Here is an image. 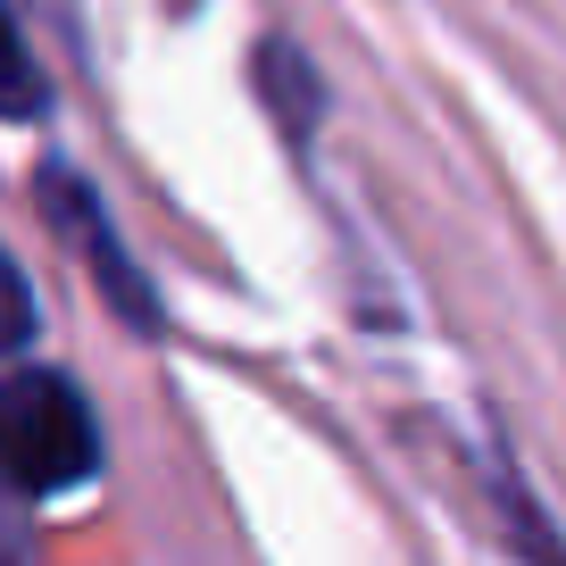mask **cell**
I'll return each mask as SVG.
<instances>
[{"label": "cell", "instance_id": "cell-2", "mask_svg": "<svg viewBox=\"0 0 566 566\" xmlns=\"http://www.w3.org/2000/svg\"><path fill=\"white\" fill-rule=\"evenodd\" d=\"M42 200H51L59 233L84 250L92 283H101V292H117L125 325H134V334H150V325H159V301H150V283L134 275V259H125V242H117V226H108V209L92 200V184L75 176V167H42Z\"/></svg>", "mask_w": 566, "mask_h": 566}, {"label": "cell", "instance_id": "cell-5", "mask_svg": "<svg viewBox=\"0 0 566 566\" xmlns=\"http://www.w3.org/2000/svg\"><path fill=\"white\" fill-rule=\"evenodd\" d=\"M25 334H34V292H25V275L9 266V250H0V350H18Z\"/></svg>", "mask_w": 566, "mask_h": 566}, {"label": "cell", "instance_id": "cell-1", "mask_svg": "<svg viewBox=\"0 0 566 566\" xmlns=\"http://www.w3.org/2000/svg\"><path fill=\"white\" fill-rule=\"evenodd\" d=\"M0 475L25 500H59L101 475V417L59 367L0 375Z\"/></svg>", "mask_w": 566, "mask_h": 566}, {"label": "cell", "instance_id": "cell-4", "mask_svg": "<svg viewBox=\"0 0 566 566\" xmlns=\"http://www.w3.org/2000/svg\"><path fill=\"white\" fill-rule=\"evenodd\" d=\"M42 108H51V75L25 51L18 18H9V0H0V125H34Z\"/></svg>", "mask_w": 566, "mask_h": 566}, {"label": "cell", "instance_id": "cell-3", "mask_svg": "<svg viewBox=\"0 0 566 566\" xmlns=\"http://www.w3.org/2000/svg\"><path fill=\"white\" fill-rule=\"evenodd\" d=\"M259 92H266V108L283 117V134H292V142L317 134L325 92H317V67H308L292 42H259Z\"/></svg>", "mask_w": 566, "mask_h": 566}]
</instances>
